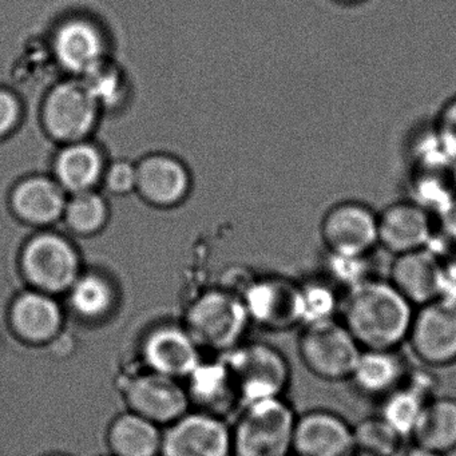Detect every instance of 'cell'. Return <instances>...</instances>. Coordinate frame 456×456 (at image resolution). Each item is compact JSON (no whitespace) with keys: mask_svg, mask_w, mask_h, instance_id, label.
<instances>
[{"mask_svg":"<svg viewBox=\"0 0 456 456\" xmlns=\"http://www.w3.org/2000/svg\"><path fill=\"white\" fill-rule=\"evenodd\" d=\"M20 268L33 289L52 296L69 292L81 274L78 253L57 234L31 239L23 248Z\"/></svg>","mask_w":456,"mask_h":456,"instance_id":"obj_6","label":"cell"},{"mask_svg":"<svg viewBox=\"0 0 456 456\" xmlns=\"http://www.w3.org/2000/svg\"><path fill=\"white\" fill-rule=\"evenodd\" d=\"M189 397L205 408V412L220 416L234 403L241 402L233 376L225 360L201 364L189 376Z\"/></svg>","mask_w":456,"mask_h":456,"instance_id":"obj_23","label":"cell"},{"mask_svg":"<svg viewBox=\"0 0 456 456\" xmlns=\"http://www.w3.org/2000/svg\"><path fill=\"white\" fill-rule=\"evenodd\" d=\"M63 217L71 231L82 236H89L97 233L105 225L108 220V205L95 191H82L73 194L66 202Z\"/></svg>","mask_w":456,"mask_h":456,"instance_id":"obj_29","label":"cell"},{"mask_svg":"<svg viewBox=\"0 0 456 456\" xmlns=\"http://www.w3.org/2000/svg\"><path fill=\"white\" fill-rule=\"evenodd\" d=\"M338 2H340V4H359V2H362V0H338Z\"/></svg>","mask_w":456,"mask_h":456,"instance_id":"obj_39","label":"cell"},{"mask_svg":"<svg viewBox=\"0 0 456 456\" xmlns=\"http://www.w3.org/2000/svg\"><path fill=\"white\" fill-rule=\"evenodd\" d=\"M54 52L63 69L85 77L102 65L105 41L100 28L89 20H71L55 31Z\"/></svg>","mask_w":456,"mask_h":456,"instance_id":"obj_17","label":"cell"},{"mask_svg":"<svg viewBox=\"0 0 456 456\" xmlns=\"http://www.w3.org/2000/svg\"><path fill=\"white\" fill-rule=\"evenodd\" d=\"M404 359L396 349H362L349 380L368 396L384 397L407 378Z\"/></svg>","mask_w":456,"mask_h":456,"instance_id":"obj_21","label":"cell"},{"mask_svg":"<svg viewBox=\"0 0 456 456\" xmlns=\"http://www.w3.org/2000/svg\"><path fill=\"white\" fill-rule=\"evenodd\" d=\"M111 456H113V455H111Z\"/></svg>","mask_w":456,"mask_h":456,"instance_id":"obj_43","label":"cell"},{"mask_svg":"<svg viewBox=\"0 0 456 456\" xmlns=\"http://www.w3.org/2000/svg\"><path fill=\"white\" fill-rule=\"evenodd\" d=\"M102 178L110 193L122 196L137 188V167L127 161H117L105 169Z\"/></svg>","mask_w":456,"mask_h":456,"instance_id":"obj_33","label":"cell"},{"mask_svg":"<svg viewBox=\"0 0 456 456\" xmlns=\"http://www.w3.org/2000/svg\"><path fill=\"white\" fill-rule=\"evenodd\" d=\"M249 320L241 298L215 290L205 293L191 305L186 314V330L199 346L218 351L233 349Z\"/></svg>","mask_w":456,"mask_h":456,"instance_id":"obj_5","label":"cell"},{"mask_svg":"<svg viewBox=\"0 0 456 456\" xmlns=\"http://www.w3.org/2000/svg\"><path fill=\"white\" fill-rule=\"evenodd\" d=\"M241 403L281 397L290 380L288 360L274 346L252 343L236 346L224 356Z\"/></svg>","mask_w":456,"mask_h":456,"instance_id":"obj_4","label":"cell"},{"mask_svg":"<svg viewBox=\"0 0 456 456\" xmlns=\"http://www.w3.org/2000/svg\"><path fill=\"white\" fill-rule=\"evenodd\" d=\"M437 298L456 305V252L442 261Z\"/></svg>","mask_w":456,"mask_h":456,"instance_id":"obj_36","label":"cell"},{"mask_svg":"<svg viewBox=\"0 0 456 456\" xmlns=\"http://www.w3.org/2000/svg\"><path fill=\"white\" fill-rule=\"evenodd\" d=\"M327 253V252H325ZM370 256H340L327 253V273L333 281L343 285L346 289L370 279Z\"/></svg>","mask_w":456,"mask_h":456,"instance_id":"obj_31","label":"cell"},{"mask_svg":"<svg viewBox=\"0 0 456 456\" xmlns=\"http://www.w3.org/2000/svg\"><path fill=\"white\" fill-rule=\"evenodd\" d=\"M10 325L20 340L42 346L54 340L62 330V308L54 296L28 290L12 301Z\"/></svg>","mask_w":456,"mask_h":456,"instance_id":"obj_16","label":"cell"},{"mask_svg":"<svg viewBox=\"0 0 456 456\" xmlns=\"http://www.w3.org/2000/svg\"><path fill=\"white\" fill-rule=\"evenodd\" d=\"M354 451L370 456H396L403 437L379 416L362 419L354 427Z\"/></svg>","mask_w":456,"mask_h":456,"instance_id":"obj_28","label":"cell"},{"mask_svg":"<svg viewBox=\"0 0 456 456\" xmlns=\"http://www.w3.org/2000/svg\"><path fill=\"white\" fill-rule=\"evenodd\" d=\"M68 293L71 309L85 320L103 319L116 305L113 285L101 274H79Z\"/></svg>","mask_w":456,"mask_h":456,"instance_id":"obj_26","label":"cell"},{"mask_svg":"<svg viewBox=\"0 0 456 456\" xmlns=\"http://www.w3.org/2000/svg\"><path fill=\"white\" fill-rule=\"evenodd\" d=\"M130 411L157 426L175 423L188 412L191 397L177 379L149 370L127 384L125 391Z\"/></svg>","mask_w":456,"mask_h":456,"instance_id":"obj_12","label":"cell"},{"mask_svg":"<svg viewBox=\"0 0 456 456\" xmlns=\"http://www.w3.org/2000/svg\"><path fill=\"white\" fill-rule=\"evenodd\" d=\"M403 456H447L445 453L436 452V451L427 450V448L420 447V445L413 444L410 450L405 451Z\"/></svg>","mask_w":456,"mask_h":456,"instance_id":"obj_38","label":"cell"},{"mask_svg":"<svg viewBox=\"0 0 456 456\" xmlns=\"http://www.w3.org/2000/svg\"><path fill=\"white\" fill-rule=\"evenodd\" d=\"M432 124L456 156V94L443 103Z\"/></svg>","mask_w":456,"mask_h":456,"instance_id":"obj_35","label":"cell"},{"mask_svg":"<svg viewBox=\"0 0 456 456\" xmlns=\"http://www.w3.org/2000/svg\"><path fill=\"white\" fill-rule=\"evenodd\" d=\"M411 437L427 450L447 455L456 450V399L434 396L424 404Z\"/></svg>","mask_w":456,"mask_h":456,"instance_id":"obj_24","label":"cell"},{"mask_svg":"<svg viewBox=\"0 0 456 456\" xmlns=\"http://www.w3.org/2000/svg\"><path fill=\"white\" fill-rule=\"evenodd\" d=\"M362 348L343 322L304 325L298 354L309 372L325 381L349 380Z\"/></svg>","mask_w":456,"mask_h":456,"instance_id":"obj_3","label":"cell"},{"mask_svg":"<svg viewBox=\"0 0 456 456\" xmlns=\"http://www.w3.org/2000/svg\"><path fill=\"white\" fill-rule=\"evenodd\" d=\"M292 453L296 456H352L354 427L332 411H306L297 415L293 431Z\"/></svg>","mask_w":456,"mask_h":456,"instance_id":"obj_13","label":"cell"},{"mask_svg":"<svg viewBox=\"0 0 456 456\" xmlns=\"http://www.w3.org/2000/svg\"><path fill=\"white\" fill-rule=\"evenodd\" d=\"M46 456H68V455H63V453H50V455H46Z\"/></svg>","mask_w":456,"mask_h":456,"instance_id":"obj_42","label":"cell"},{"mask_svg":"<svg viewBox=\"0 0 456 456\" xmlns=\"http://www.w3.org/2000/svg\"><path fill=\"white\" fill-rule=\"evenodd\" d=\"M249 319L268 330H287L303 322L300 284L288 279L261 280L242 298Z\"/></svg>","mask_w":456,"mask_h":456,"instance_id":"obj_14","label":"cell"},{"mask_svg":"<svg viewBox=\"0 0 456 456\" xmlns=\"http://www.w3.org/2000/svg\"><path fill=\"white\" fill-rule=\"evenodd\" d=\"M352 456H370V455H367V453L356 452V451H354V453Z\"/></svg>","mask_w":456,"mask_h":456,"instance_id":"obj_41","label":"cell"},{"mask_svg":"<svg viewBox=\"0 0 456 456\" xmlns=\"http://www.w3.org/2000/svg\"><path fill=\"white\" fill-rule=\"evenodd\" d=\"M137 189L146 201L159 207L178 204L189 191L185 167L169 156L146 157L137 165Z\"/></svg>","mask_w":456,"mask_h":456,"instance_id":"obj_19","label":"cell"},{"mask_svg":"<svg viewBox=\"0 0 456 456\" xmlns=\"http://www.w3.org/2000/svg\"><path fill=\"white\" fill-rule=\"evenodd\" d=\"M55 181L71 194L93 191L102 180L105 165L95 146L79 141L68 143L58 154L54 165Z\"/></svg>","mask_w":456,"mask_h":456,"instance_id":"obj_22","label":"cell"},{"mask_svg":"<svg viewBox=\"0 0 456 456\" xmlns=\"http://www.w3.org/2000/svg\"><path fill=\"white\" fill-rule=\"evenodd\" d=\"M22 116L20 100L14 93L0 87V140L17 129Z\"/></svg>","mask_w":456,"mask_h":456,"instance_id":"obj_34","label":"cell"},{"mask_svg":"<svg viewBox=\"0 0 456 456\" xmlns=\"http://www.w3.org/2000/svg\"><path fill=\"white\" fill-rule=\"evenodd\" d=\"M435 221L437 233L456 249V194L435 217Z\"/></svg>","mask_w":456,"mask_h":456,"instance_id":"obj_37","label":"cell"},{"mask_svg":"<svg viewBox=\"0 0 456 456\" xmlns=\"http://www.w3.org/2000/svg\"><path fill=\"white\" fill-rule=\"evenodd\" d=\"M429 399L432 397L427 396L405 378L399 388L383 397L380 416L403 439L411 437L421 410Z\"/></svg>","mask_w":456,"mask_h":456,"instance_id":"obj_27","label":"cell"},{"mask_svg":"<svg viewBox=\"0 0 456 456\" xmlns=\"http://www.w3.org/2000/svg\"><path fill=\"white\" fill-rule=\"evenodd\" d=\"M108 443L113 456H159L161 429L153 421L130 411L111 423Z\"/></svg>","mask_w":456,"mask_h":456,"instance_id":"obj_25","label":"cell"},{"mask_svg":"<svg viewBox=\"0 0 456 456\" xmlns=\"http://www.w3.org/2000/svg\"><path fill=\"white\" fill-rule=\"evenodd\" d=\"M442 261L427 248L394 256L389 282L413 306L431 303L437 298Z\"/></svg>","mask_w":456,"mask_h":456,"instance_id":"obj_18","label":"cell"},{"mask_svg":"<svg viewBox=\"0 0 456 456\" xmlns=\"http://www.w3.org/2000/svg\"><path fill=\"white\" fill-rule=\"evenodd\" d=\"M149 370L169 378L188 379L201 364L200 346L188 330L162 325L148 333L142 346Z\"/></svg>","mask_w":456,"mask_h":456,"instance_id":"obj_15","label":"cell"},{"mask_svg":"<svg viewBox=\"0 0 456 456\" xmlns=\"http://www.w3.org/2000/svg\"><path fill=\"white\" fill-rule=\"evenodd\" d=\"M84 78L85 86L100 108L102 105H114L118 101L122 92L121 79L113 69L105 65V62L90 71Z\"/></svg>","mask_w":456,"mask_h":456,"instance_id":"obj_32","label":"cell"},{"mask_svg":"<svg viewBox=\"0 0 456 456\" xmlns=\"http://www.w3.org/2000/svg\"><path fill=\"white\" fill-rule=\"evenodd\" d=\"M325 252L370 256L379 247L378 212L357 200H344L328 208L319 225Z\"/></svg>","mask_w":456,"mask_h":456,"instance_id":"obj_7","label":"cell"},{"mask_svg":"<svg viewBox=\"0 0 456 456\" xmlns=\"http://www.w3.org/2000/svg\"><path fill=\"white\" fill-rule=\"evenodd\" d=\"M451 178H452L453 185H455L456 189V167H453L452 172H451Z\"/></svg>","mask_w":456,"mask_h":456,"instance_id":"obj_40","label":"cell"},{"mask_svg":"<svg viewBox=\"0 0 456 456\" xmlns=\"http://www.w3.org/2000/svg\"><path fill=\"white\" fill-rule=\"evenodd\" d=\"M407 340L415 356L429 367L456 362V305L436 298L418 306Z\"/></svg>","mask_w":456,"mask_h":456,"instance_id":"obj_8","label":"cell"},{"mask_svg":"<svg viewBox=\"0 0 456 456\" xmlns=\"http://www.w3.org/2000/svg\"><path fill=\"white\" fill-rule=\"evenodd\" d=\"M98 110L100 106L84 82H65L54 87L45 101V127L60 142H79L94 127Z\"/></svg>","mask_w":456,"mask_h":456,"instance_id":"obj_9","label":"cell"},{"mask_svg":"<svg viewBox=\"0 0 456 456\" xmlns=\"http://www.w3.org/2000/svg\"><path fill=\"white\" fill-rule=\"evenodd\" d=\"M297 413L281 397L244 405L232 431L234 456H289Z\"/></svg>","mask_w":456,"mask_h":456,"instance_id":"obj_2","label":"cell"},{"mask_svg":"<svg viewBox=\"0 0 456 456\" xmlns=\"http://www.w3.org/2000/svg\"><path fill=\"white\" fill-rule=\"evenodd\" d=\"M12 212L30 225L45 226L63 217L65 191L46 177H30L15 186L12 193Z\"/></svg>","mask_w":456,"mask_h":456,"instance_id":"obj_20","label":"cell"},{"mask_svg":"<svg viewBox=\"0 0 456 456\" xmlns=\"http://www.w3.org/2000/svg\"><path fill=\"white\" fill-rule=\"evenodd\" d=\"M435 232L434 216L410 199L391 202L378 212L379 247L392 256L424 249Z\"/></svg>","mask_w":456,"mask_h":456,"instance_id":"obj_11","label":"cell"},{"mask_svg":"<svg viewBox=\"0 0 456 456\" xmlns=\"http://www.w3.org/2000/svg\"><path fill=\"white\" fill-rule=\"evenodd\" d=\"M233 455L232 431L220 416L186 412L162 434L159 456Z\"/></svg>","mask_w":456,"mask_h":456,"instance_id":"obj_10","label":"cell"},{"mask_svg":"<svg viewBox=\"0 0 456 456\" xmlns=\"http://www.w3.org/2000/svg\"><path fill=\"white\" fill-rule=\"evenodd\" d=\"M303 322L301 325L316 324L336 319L341 305L335 287L325 280H308L300 284Z\"/></svg>","mask_w":456,"mask_h":456,"instance_id":"obj_30","label":"cell"},{"mask_svg":"<svg viewBox=\"0 0 456 456\" xmlns=\"http://www.w3.org/2000/svg\"><path fill=\"white\" fill-rule=\"evenodd\" d=\"M343 324L362 349H397L407 340L415 306L389 282L364 280L341 298Z\"/></svg>","mask_w":456,"mask_h":456,"instance_id":"obj_1","label":"cell"}]
</instances>
